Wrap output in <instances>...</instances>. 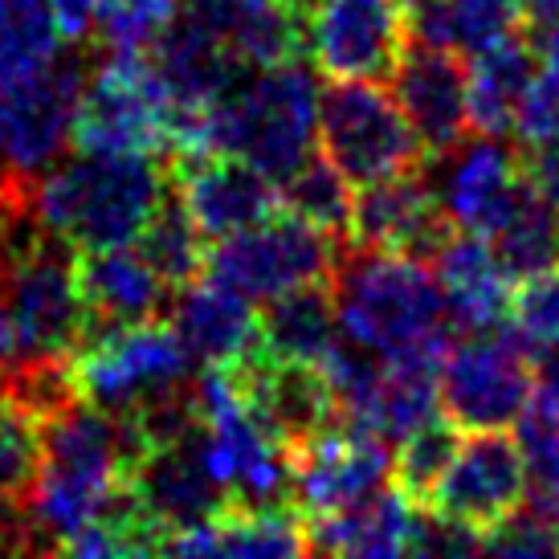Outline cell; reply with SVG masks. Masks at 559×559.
Masks as SVG:
<instances>
[{
	"label": "cell",
	"mask_w": 559,
	"mask_h": 559,
	"mask_svg": "<svg viewBox=\"0 0 559 559\" xmlns=\"http://www.w3.org/2000/svg\"><path fill=\"white\" fill-rule=\"evenodd\" d=\"M171 197V168L147 152H79L41 176L33 213L66 246L110 249L140 241L147 221Z\"/></svg>",
	"instance_id": "obj_1"
},
{
	"label": "cell",
	"mask_w": 559,
	"mask_h": 559,
	"mask_svg": "<svg viewBox=\"0 0 559 559\" xmlns=\"http://www.w3.org/2000/svg\"><path fill=\"white\" fill-rule=\"evenodd\" d=\"M331 298L340 335L356 347H368L372 356L389 359L445 347V298L433 265L420 258L343 241L331 274Z\"/></svg>",
	"instance_id": "obj_2"
},
{
	"label": "cell",
	"mask_w": 559,
	"mask_h": 559,
	"mask_svg": "<svg viewBox=\"0 0 559 559\" xmlns=\"http://www.w3.org/2000/svg\"><path fill=\"white\" fill-rule=\"evenodd\" d=\"M319 79L302 58L241 70L209 107V147L249 159L270 180L290 171L319 147Z\"/></svg>",
	"instance_id": "obj_3"
},
{
	"label": "cell",
	"mask_w": 559,
	"mask_h": 559,
	"mask_svg": "<svg viewBox=\"0 0 559 559\" xmlns=\"http://www.w3.org/2000/svg\"><path fill=\"white\" fill-rule=\"evenodd\" d=\"M192 352L171 323H143L94 331L70 352V380L79 401L103 413H135L143 404L176 396L192 384Z\"/></svg>",
	"instance_id": "obj_4"
},
{
	"label": "cell",
	"mask_w": 559,
	"mask_h": 559,
	"mask_svg": "<svg viewBox=\"0 0 559 559\" xmlns=\"http://www.w3.org/2000/svg\"><path fill=\"white\" fill-rule=\"evenodd\" d=\"M340 246V237L323 234L319 225L302 221L290 209H278L258 225L213 241V249L204 253V274H213L262 307L286 290L331 282Z\"/></svg>",
	"instance_id": "obj_5"
},
{
	"label": "cell",
	"mask_w": 559,
	"mask_h": 559,
	"mask_svg": "<svg viewBox=\"0 0 559 559\" xmlns=\"http://www.w3.org/2000/svg\"><path fill=\"white\" fill-rule=\"evenodd\" d=\"M171 94L147 49H107L79 98V152H168Z\"/></svg>",
	"instance_id": "obj_6"
},
{
	"label": "cell",
	"mask_w": 559,
	"mask_h": 559,
	"mask_svg": "<svg viewBox=\"0 0 559 559\" xmlns=\"http://www.w3.org/2000/svg\"><path fill=\"white\" fill-rule=\"evenodd\" d=\"M437 392L441 413L457 429H511L535 401V356L511 323L469 331L441 352Z\"/></svg>",
	"instance_id": "obj_7"
},
{
	"label": "cell",
	"mask_w": 559,
	"mask_h": 559,
	"mask_svg": "<svg viewBox=\"0 0 559 559\" xmlns=\"http://www.w3.org/2000/svg\"><path fill=\"white\" fill-rule=\"evenodd\" d=\"M314 135H319V152L347 176L352 188L420 168L425 159L396 94L368 79L335 82L319 91Z\"/></svg>",
	"instance_id": "obj_8"
},
{
	"label": "cell",
	"mask_w": 559,
	"mask_h": 559,
	"mask_svg": "<svg viewBox=\"0 0 559 559\" xmlns=\"http://www.w3.org/2000/svg\"><path fill=\"white\" fill-rule=\"evenodd\" d=\"M302 46L323 79L380 82L408 46V16L401 0H311L302 13Z\"/></svg>",
	"instance_id": "obj_9"
},
{
	"label": "cell",
	"mask_w": 559,
	"mask_h": 559,
	"mask_svg": "<svg viewBox=\"0 0 559 559\" xmlns=\"http://www.w3.org/2000/svg\"><path fill=\"white\" fill-rule=\"evenodd\" d=\"M527 457L511 429H474L457 441L450 466L425 507L486 535L527 502Z\"/></svg>",
	"instance_id": "obj_10"
},
{
	"label": "cell",
	"mask_w": 559,
	"mask_h": 559,
	"mask_svg": "<svg viewBox=\"0 0 559 559\" xmlns=\"http://www.w3.org/2000/svg\"><path fill=\"white\" fill-rule=\"evenodd\" d=\"M392 486V445L364 425L335 420L290 445V502L311 514L343 511Z\"/></svg>",
	"instance_id": "obj_11"
},
{
	"label": "cell",
	"mask_w": 559,
	"mask_h": 559,
	"mask_svg": "<svg viewBox=\"0 0 559 559\" xmlns=\"http://www.w3.org/2000/svg\"><path fill=\"white\" fill-rule=\"evenodd\" d=\"M433 197L453 229L490 237L527 188V164L507 135H478L433 156Z\"/></svg>",
	"instance_id": "obj_12"
},
{
	"label": "cell",
	"mask_w": 559,
	"mask_h": 559,
	"mask_svg": "<svg viewBox=\"0 0 559 559\" xmlns=\"http://www.w3.org/2000/svg\"><path fill=\"white\" fill-rule=\"evenodd\" d=\"M450 234L453 225L437 204L429 176L408 168L352 192V217L343 241L364 249H396L429 262Z\"/></svg>",
	"instance_id": "obj_13"
},
{
	"label": "cell",
	"mask_w": 559,
	"mask_h": 559,
	"mask_svg": "<svg viewBox=\"0 0 559 559\" xmlns=\"http://www.w3.org/2000/svg\"><path fill=\"white\" fill-rule=\"evenodd\" d=\"M171 192L204 241H221L282 209L278 180L229 152L180 156L171 168Z\"/></svg>",
	"instance_id": "obj_14"
},
{
	"label": "cell",
	"mask_w": 559,
	"mask_h": 559,
	"mask_svg": "<svg viewBox=\"0 0 559 559\" xmlns=\"http://www.w3.org/2000/svg\"><path fill=\"white\" fill-rule=\"evenodd\" d=\"M389 79L425 159L441 156L453 143L466 140V66L457 53L441 46H425V41H408Z\"/></svg>",
	"instance_id": "obj_15"
},
{
	"label": "cell",
	"mask_w": 559,
	"mask_h": 559,
	"mask_svg": "<svg viewBox=\"0 0 559 559\" xmlns=\"http://www.w3.org/2000/svg\"><path fill=\"white\" fill-rule=\"evenodd\" d=\"M445 298V319L450 331H490L511 319V286L502 262L495 258L490 237L466 234V229H453L441 249L429 258Z\"/></svg>",
	"instance_id": "obj_16"
},
{
	"label": "cell",
	"mask_w": 559,
	"mask_h": 559,
	"mask_svg": "<svg viewBox=\"0 0 559 559\" xmlns=\"http://www.w3.org/2000/svg\"><path fill=\"white\" fill-rule=\"evenodd\" d=\"M79 290L82 307H86V335L107 331V326L159 319L164 302H168V282L159 278L156 265L131 246L82 249Z\"/></svg>",
	"instance_id": "obj_17"
},
{
	"label": "cell",
	"mask_w": 559,
	"mask_h": 559,
	"mask_svg": "<svg viewBox=\"0 0 559 559\" xmlns=\"http://www.w3.org/2000/svg\"><path fill=\"white\" fill-rule=\"evenodd\" d=\"M302 531H307V551L314 556H404L417 547L420 502H413L392 481L343 511L302 519Z\"/></svg>",
	"instance_id": "obj_18"
},
{
	"label": "cell",
	"mask_w": 559,
	"mask_h": 559,
	"mask_svg": "<svg viewBox=\"0 0 559 559\" xmlns=\"http://www.w3.org/2000/svg\"><path fill=\"white\" fill-rule=\"evenodd\" d=\"M171 326L204 368H229L258 347V302L213 274H201L180 286Z\"/></svg>",
	"instance_id": "obj_19"
},
{
	"label": "cell",
	"mask_w": 559,
	"mask_h": 559,
	"mask_svg": "<svg viewBox=\"0 0 559 559\" xmlns=\"http://www.w3.org/2000/svg\"><path fill=\"white\" fill-rule=\"evenodd\" d=\"M147 53H152V66H156V74L171 94V110H209L221 94L234 86L237 74L249 70L229 53V46L221 41L217 33L204 29L201 21L188 16L185 9L147 46Z\"/></svg>",
	"instance_id": "obj_20"
},
{
	"label": "cell",
	"mask_w": 559,
	"mask_h": 559,
	"mask_svg": "<svg viewBox=\"0 0 559 559\" xmlns=\"http://www.w3.org/2000/svg\"><path fill=\"white\" fill-rule=\"evenodd\" d=\"M180 9L217 33L249 70L286 62L302 49V13L286 0H188Z\"/></svg>",
	"instance_id": "obj_21"
},
{
	"label": "cell",
	"mask_w": 559,
	"mask_h": 559,
	"mask_svg": "<svg viewBox=\"0 0 559 559\" xmlns=\"http://www.w3.org/2000/svg\"><path fill=\"white\" fill-rule=\"evenodd\" d=\"M445 352V347H441ZM441 352H408V356H389L380 364L376 389L352 425L372 429L389 445L441 417V392H437V364Z\"/></svg>",
	"instance_id": "obj_22"
},
{
	"label": "cell",
	"mask_w": 559,
	"mask_h": 559,
	"mask_svg": "<svg viewBox=\"0 0 559 559\" xmlns=\"http://www.w3.org/2000/svg\"><path fill=\"white\" fill-rule=\"evenodd\" d=\"M539 53L531 49L527 33H514L498 46L469 53L466 66V110L478 135H511L519 103L535 79Z\"/></svg>",
	"instance_id": "obj_23"
},
{
	"label": "cell",
	"mask_w": 559,
	"mask_h": 559,
	"mask_svg": "<svg viewBox=\"0 0 559 559\" xmlns=\"http://www.w3.org/2000/svg\"><path fill=\"white\" fill-rule=\"evenodd\" d=\"M340 319L331 282H311L262 302L258 311V347L270 359L290 364H323L326 352L340 343Z\"/></svg>",
	"instance_id": "obj_24"
},
{
	"label": "cell",
	"mask_w": 559,
	"mask_h": 559,
	"mask_svg": "<svg viewBox=\"0 0 559 559\" xmlns=\"http://www.w3.org/2000/svg\"><path fill=\"white\" fill-rule=\"evenodd\" d=\"M408 41L441 46L469 58L523 29L519 0H408Z\"/></svg>",
	"instance_id": "obj_25"
},
{
	"label": "cell",
	"mask_w": 559,
	"mask_h": 559,
	"mask_svg": "<svg viewBox=\"0 0 559 559\" xmlns=\"http://www.w3.org/2000/svg\"><path fill=\"white\" fill-rule=\"evenodd\" d=\"M490 246L511 282H527L559 270V209L531 185V176L507 221L490 234Z\"/></svg>",
	"instance_id": "obj_26"
},
{
	"label": "cell",
	"mask_w": 559,
	"mask_h": 559,
	"mask_svg": "<svg viewBox=\"0 0 559 559\" xmlns=\"http://www.w3.org/2000/svg\"><path fill=\"white\" fill-rule=\"evenodd\" d=\"M37 420L0 396V551L16 547L25 551V531H21V507L29 495V481L37 474Z\"/></svg>",
	"instance_id": "obj_27"
},
{
	"label": "cell",
	"mask_w": 559,
	"mask_h": 559,
	"mask_svg": "<svg viewBox=\"0 0 559 559\" xmlns=\"http://www.w3.org/2000/svg\"><path fill=\"white\" fill-rule=\"evenodd\" d=\"M352 192L356 188L347 185V176L319 147L278 185L282 209H290V213H298L302 221H311L340 241L347 234V217H352Z\"/></svg>",
	"instance_id": "obj_28"
},
{
	"label": "cell",
	"mask_w": 559,
	"mask_h": 559,
	"mask_svg": "<svg viewBox=\"0 0 559 559\" xmlns=\"http://www.w3.org/2000/svg\"><path fill=\"white\" fill-rule=\"evenodd\" d=\"M62 53L49 0H0V79H25Z\"/></svg>",
	"instance_id": "obj_29"
},
{
	"label": "cell",
	"mask_w": 559,
	"mask_h": 559,
	"mask_svg": "<svg viewBox=\"0 0 559 559\" xmlns=\"http://www.w3.org/2000/svg\"><path fill=\"white\" fill-rule=\"evenodd\" d=\"M140 253L156 265L159 278L176 286V290L204 274V253L209 249H204L201 229L185 213V204L176 201V192L159 204L156 217L147 221V229L140 234Z\"/></svg>",
	"instance_id": "obj_30"
},
{
	"label": "cell",
	"mask_w": 559,
	"mask_h": 559,
	"mask_svg": "<svg viewBox=\"0 0 559 559\" xmlns=\"http://www.w3.org/2000/svg\"><path fill=\"white\" fill-rule=\"evenodd\" d=\"M462 441V429L445 417H433L429 425H420L413 433L396 441V453H392V481L401 486L413 502H429L437 478L445 474L453 450Z\"/></svg>",
	"instance_id": "obj_31"
},
{
	"label": "cell",
	"mask_w": 559,
	"mask_h": 559,
	"mask_svg": "<svg viewBox=\"0 0 559 559\" xmlns=\"http://www.w3.org/2000/svg\"><path fill=\"white\" fill-rule=\"evenodd\" d=\"M180 13V0H98L94 33L107 49H147Z\"/></svg>",
	"instance_id": "obj_32"
},
{
	"label": "cell",
	"mask_w": 559,
	"mask_h": 559,
	"mask_svg": "<svg viewBox=\"0 0 559 559\" xmlns=\"http://www.w3.org/2000/svg\"><path fill=\"white\" fill-rule=\"evenodd\" d=\"M514 140L523 152H551L559 147V53L539 58L519 115H514Z\"/></svg>",
	"instance_id": "obj_33"
},
{
	"label": "cell",
	"mask_w": 559,
	"mask_h": 559,
	"mask_svg": "<svg viewBox=\"0 0 559 559\" xmlns=\"http://www.w3.org/2000/svg\"><path fill=\"white\" fill-rule=\"evenodd\" d=\"M507 323L531 352L559 343V270L519 282V295H511Z\"/></svg>",
	"instance_id": "obj_34"
},
{
	"label": "cell",
	"mask_w": 559,
	"mask_h": 559,
	"mask_svg": "<svg viewBox=\"0 0 559 559\" xmlns=\"http://www.w3.org/2000/svg\"><path fill=\"white\" fill-rule=\"evenodd\" d=\"M481 551H495V556H556L559 551V535L556 527L547 523L544 511H535L531 502H523L514 514H507L498 527H490L481 535Z\"/></svg>",
	"instance_id": "obj_35"
},
{
	"label": "cell",
	"mask_w": 559,
	"mask_h": 559,
	"mask_svg": "<svg viewBox=\"0 0 559 559\" xmlns=\"http://www.w3.org/2000/svg\"><path fill=\"white\" fill-rule=\"evenodd\" d=\"M49 9H53V21H58V33H62L66 46H82L94 33L98 0H49Z\"/></svg>",
	"instance_id": "obj_36"
},
{
	"label": "cell",
	"mask_w": 559,
	"mask_h": 559,
	"mask_svg": "<svg viewBox=\"0 0 559 559\" xmlns=\"http://www.w3.org/2000/svg\"><path fill=\"white\" fill-rule=\"evenodd\" d=\"M535 356V401H544L559 417V343L531 352Z\"/></svg>",
	"instance_id": "obj_37"
},
{
	"label": "cell",
	"mask_w": 559,
	"mask_h": 559,
	"mask_svg": "<svg viewBox=\"0 0 559 559\" xmlns=\"http://www.w3.org/2000/svg\"><path fill=\"white\" fill-rule=\"evenodd\" d=\"M527 176H531V185L539 188L547 201L559 209V147H551V152H531Z\"/></svg>",
	"instance_id": "obj_38"
},
{
	"label": "cell",
	"mask_w": 559,
	"mask_h": 559,
	"mask_svg": "<svg viewBox=\"0 0 559 559\" xmlns=\"http://www.w3.org/2000/svg\"><path fill=\"white\" fill-rule=\"evenodd\" d=\"M527 502L535 507V511L547 514V523H551V527H556V535H559V474L551 481H544V486H531Z\"/></svg>",
	"instance_id": "obj_39"
},
{
	"label": "cell",
	"mask_w": 559,
	"mask_h": 559,
	"mask_svg": "<svg viewBox=\"0 0 559 559\" xmlns=\"http://www.w3.org/2000/svg\"><path fill=\"white\" fill-rule=\"evenodd\" d=\"M523 21L531 25H544V21H559V0H519Z\"/></svg>",
	"instance_id": "obj_40"
},
{
	"label": "cell",
	"mask_w": 559,
	"mask_h": 559,
	"mask_svg": "<svg viewBox=\"0 0 559 559\" xmlns=\"http://www.w3.org/2000/svg\"><path fill=\"white\" fill-rule=\"evenodd\" d=\"M286 4H290V9H298V13H307V9H311V0H286Z\"/></svg>",
	"instance_id": "obj_41"
},
{
	"label": "cell",
	"mask_w": 559,
	"mask_h": 559,
	"mask_svg": "<svg viewBox=\"0 0 559 559\" xmlns=\"http://www.w3.org/2000/svg\"><path fill=\"white\" fill-rule=\"evenodd\" d=\"M401 4H408V0H401Z\"/></svg>",
	"instance_id": "obj_42"
}]
</instances>
